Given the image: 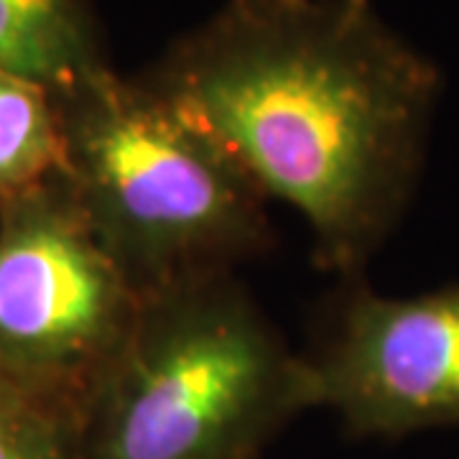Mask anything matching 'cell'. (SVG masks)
Instances as JSON below:
<instances>
[{
    "label": "cell",
    "mask_w": 459,
    "mask_h": 459,
    "mask_svg": "<svg viewBox=\"0 0 459 459\" xmlns=\"http://www.w3.org/2000/svg\"><path fill=\"white\" fill-rule=\"evenodd\" d=\"M102 66L82 0H0V72L65 95Z\"/></svg>",
    "instance_id": "cell-6"
},
{
    "label": "cell",
    "mask_w": 459,
    "mask_h": 459,
    "mask_svg": "<svg viewBox=\"0 0 459 459\" xmlns=\"http://www.w3.org/2000/svg\"><path fill=\"white\" fill-rule=\"evenodd\" d=\"M304 360L314 409L352 437L459 427V283L403 299L358 286Z\"/></svg>",
    "instance_id": "cell-5"
},
{
    "label": "cell",
    "mask_w": 459,
    "mask_h": 459,
    "mask_svg": "<svg viewBox=\"0 0 459 459\" xmlns=\"http://www.w3.org/2000/svg\"><path fill=\"white\" fill-rule=\"evenodd\" d=\"M0 459H77V429L0 377Z\"/></svg>",
    "instance_id": "cell-8"
},
{
    "label": "cell",
    "mask_w": 459,
    "mask_h": 459,
    "mask_svg": "<svg viewBox=\"0 0 459 459\" xmlns=\"http://www.w3.org/2000/svg\"><path fill=\"white\" fill-rule=\"evenodd\" d=\"M312 409L304 352L222 273L141 296L82 413L77 459H261Z\"/></svg>",
    "instance_id": "cell-2"
},
{
    "label": "cell",
    "mask_w": 459,
    "mask_h": 459,
    "mask_svg": "<svg viewBox=\"0 0 459 459\" xmlns=\"http://www.w3.org/2000/svg\"><path fill=\"white\" fill-rule=\"evenodd\" d=\"M56 98L62 171L138 294L235 273L268 246L261 189L143 80L102 66Z\"/></svg>",
    "instance_id": "cell-3"
},
{
    "label": "cell",
    "mask_w": 459,
    "mask_h": 459,
    "mask_svg": "<svg viewBox=\"0 0 459 459\" xmlns=\"http://www.w3.org/2000/svg\"><path fill=\"white\" fill-rule=\"evenodd\" d=\"M65 169L59 98L0 72V207Z\"/></svg>",
    "instance_id": "cell-7"
},
{
    "label": "cell",
    "mask_w": 459,
    "mask_h": 459,
    "mask_svg": "<svg viewBox=\"0 0 459 459\" xmlns=\"http://www.w3.org/2000/svg\"><path fill=\"white\" fill-rule=\"evenodd\" d=\"M141 294L65 171L0 207V377L80 429Z\"/></svg>",
    "instance_id": "cell-4"
},
{
    "label": "cell",
    "mask_w": 459,
    "mask_h": 459,
    "mask_svg": "<svg viewBox=\"0 0 459 459\" xmlns=\"http://www.w3.org/2000/svg\"><path fill=\"white\" fill-rule=\"evenodd\" d=\"M143 82L301 214L319 265L347 279L406 212L442 90L368 0H230Z\"/></svg>",
    "instance_id": "cell-1"
}]
</instances>
